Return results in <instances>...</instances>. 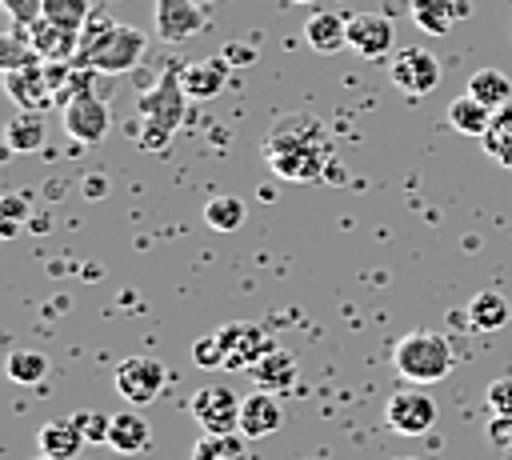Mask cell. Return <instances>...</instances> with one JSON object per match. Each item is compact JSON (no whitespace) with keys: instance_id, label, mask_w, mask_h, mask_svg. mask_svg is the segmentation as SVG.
<instances>
[{"instance_id":"13","label":"cell","mask_w":512,"mask_h":460,"mask_svg":"<svg viewBox=\"0 0 512 460\" xmlns=\"http://www.w3.org/2000/svg\"><path fill=\"white\" fill-rule=\"evenodd\" d=\"M204 32V8L200 0H156V36L168 44L192 40Z\"/></svg>"},{"instance_id":"12","label":"cell","mask_w":512,"mask_h":460,"mask_svg":"<svg viewBox=\"0 0 512 460\" xmlns=\"http://www.w3.org/2000/svg\"><path fill=\"white\" fill-rule=\"evenodd\" d=\"M396 44V24L388 12H356L348 16V48L364 60H384Z\"/></svg>"},{"instance_id":"29","label":"cell","mask_w":512,"mask_h":460,"mask_svg":"<svg viewBox=\"0 0 512 460\" xmlns=\"http://www.w3.org/2000/svg\"><path fill=\"white\" fill-rule=\"evenodd\" d=\"M204 220L212 232H236L244 224V200L240 196H212L204 204Z\"/></svg>"},{"instance_id":"15","label":"cell","mask_w":512,"mask_h":460,"mask_svg":"<svg viewBox=\"0 0 512 460\" xmlns=\"http://www.w3.org/2000/svg\"><path fill=\"white\" fill-rule=\"evenodd\" d=\"M280 424H284V408L276 404L272 392H260V388H256L252 396L240 400V436H244V440H264V436H272Z\"/></svg>"},{"instance_id":"39","label":"cell","mask_w":512,"mask_h":460,"mask_svg":"<svg viewBox=\"0 0 512 460\" xmlns=\"http://www.w3.org/2000/svg\"><path fill=\"white\" fill-rule=\"evenodd\" d=\"M288 4H316V0H288Z\"/></svg>"},{"instance_id":"4","label":"cell","mask_w":512,"mask_h":460,"mask_svg":"<svg viewBox=\"0 0 512 460\" xmlns=\"http://www.w3.org/2000/svg\"><path fill=\"white\" fill-rule=\"evenodd\" d=\"M452 340L444 332H432V328H416V332H404L392 348V364L396 372L408 380V384H436L452 372Z\"/></svg>"},{"instance_id":"22","label":"cell","mask_w":512,"mask_h":460,"mask_svg":"<svg viewBox=\"0 0 512 460\" xmlns=\"http://www.w3.org/2000/svg\"><path fill=\"white\" fill-rule=\"evenodd\" d=\"M444 120H448V128H456L460 136H484V132H488V120H492V108H484L472 92H464V96H456V100L444 108Z\"/></svg>"},{"instance_id":"5","label":"cell","mask_w":512,"mask_h":460,"mask_svg":"<svg viewBox=\"0 0 512 460\" xmlns=\"http://www.w3.org/2000/svg\"><path fill=\"white\" fill-rule=\"evenodd\" d=\"M64 72H68V64H48V60H40V64L4 72V88H8V96H12L24 112H44V108H52V104L60 100Z\"/></svg>"},{"instance_id":"7","label":"cell","mask_w":512,"mask_h":460,"mask_svg":"<svg viewBox=\"0 0 512 460\" xmlns=\"http://www.w3.org/2000/svg\"><path fill=\"white\" fill-rule=\"evenodd\" d=\"M216 336H220V348H224V368H232V372H252L256 360L268 348H276V340L252 320H232Z\"/></svg>"},{"instance_id":"34","label":"cell","mask_w":512,"mask_h":460,"mask_svg":"<svg viewBox=\"0 0 512 460\" xmlns=\"http://www.w3.org/2000/svg\"><path fill=\"white\" fill-rule=\"evenodd\" d=\"M192 360H196V368H224V348H220V336L212 332V336H200L196 344H192Z\"/></svg>"},{"instance_id":"3","label":"cell","mask_w":512,"mask_h":460,"mask_svg":"<svg viewBox=\"0 0 512 460\" xmlns=\"http://www.w3.org/2000/svg\"><path fill=\"white\" fill-rule=\"evenodd\" d=\"M136 112H140V128H136L140 148H148V152L164 148L188 112V92L180 84V68H168L152 88H144Z\"/></svg>"},{"instance_id":"21","label":"cell","mask_w":512,"mask_h":460,"mask_svg":"<svg viewBox=\"0 0 512 460\" xmlns=\"http://www.w3.org/2000/svg\"><path fill=\"white\" fill-rule=\"evenodd\" d=\"M36 440H40V452H44V456H56V460H76L80 448L88 444V440L80 436L76 420H48V424L36 432Z\"/></svg>"},{"instance_id":"24","label":"cell","mask_w":512,"mask_h":460,"mask_svg":"<svg viewBox=\"0 0 512 460\" xmlns=\"http://www.w3.org/2000/svg\"><path fill=\"white\" fill-rule=\"evenodd\" d=\"M188 460H248V444L240 432H204L192 444Z\"/></svg>"},{"instance_id":"31","label":"cell","mask_w":512,"mask_h":460,"mask_svg":"<svg viewBox=\"0 0 512 460\" xmlns=\"http://www.w3.org/2000/svg\"><path fill=\"white\" fill-rule=\"evenodd\" d=\"M92 12H96L92 0H44V20H52L68 32H80Z\"/></svg>"},{"instance_id":"10","label":"cell","mask_w":512,"mask_h":460,"mask_svg":"<svg viewBox=\"0 0 512 460\" xmlns=\"http://www.w3.org/2000/svg\"><path fill=\"white\" fill-rule=\"evenodd\" d=\"M388 76L404 96H428L440 84V64L428 48H400L388 64Z\"/></svg>"},{"instance_id":"2","label":"cell","mask_w":512,"mask_h":460,"mask_svg":"<svg viewBox=\"0 0 512 460\" xmlns=\"http://www.w3.org/2000/svg\"><path fill=\"white\" fill-rule=\"evenodd\" d=\"M144 48H148L144 32H136V28L112 20L108 12L96 8V12L88 16V24L80 28V52H76L72 64H88V68H96V72L120 76V72H128V68L140 64Z\"/></svg>"},{"instance_id":"38","label":"cell","mask_w":512,"mask_h":460,"mask_svg":"<svg viewBox=\"0 0 512 460\" xmlns=\"http://www.w3.org/2000/svg\"><path fill=\"white\" fill-rule=\"evenodd\" d=\"M32 460H56V456H44V452H40V456H32Z\"/></svg>"},{"instance_id":"32","label":"cell","mask_w":512,"mask_h":460,"mask_svg":"<svg viewBox=\"0 0 512 460\" xmlns=\"http://www.w3.org/2000/svg\"><path fill=\"white\" fill-rule=\"evenodd\" d=\"M484 404H488V412H492V416L512 420V376L492 380V384H488V392H484Z\"/></svg>"},{"instance_id":"27","label":"cell","mask_w":512,"mask_h":460,"mask_svg":"<svg viewBox=\"0 0 512 460\" xmlns=\"http://www.w3.org/2000/svg\"><path fill=\"white\" fill-rule=\"evenodd\" d=\"M480 140H484V152H488L496 164L512 168V104L492 112V120H488V132H484Z\"/></svg>"},{"instance_id":"9","label":"cell","mask_w":512,"mask_h":460,"mask_svg":"<svg viewBox=\"0 0 512 460\" xmlns=\"http://www.w3.org/2000/svg\"><path fill=\"white\" fill-rule=\"evenodd\" d=\"M188 408L204 432H240V396L228 384H204Z\"/></svg>"},{"instance_id":"30","label":"cell","mask_w":512,"mask_h":460,"mask_svg":"<svg viewBox=\"0 0 512 460\" xmlns=\"http://www.w3.org/2000/svg\"><path fill=\"white\" fill-rule=\"evenodd\" d=\"M0 60H4V72H12V68H28V64H40V56H36V48H32V40H28V28H24V24H16V28L0 40Z\"/></svg>"},{"instance_id":"36","label":"cell","mask_w":512,"mask_h":460,"mask_svg":"<svg viewBox=\"0 0 512 460\" xmlns=\"http://www.w3.org/2000/svg\"><path fill=\"white\" fill-rule=\"evenodd\" d=\"M228 64H236V68H248L252 60H256V48L252 44H224V52H220Z\"/></svg>"},{"instance_id":"41","label":"cell","mask_w":512,"mask_h":460,"mask_svg":"<svg viewBox=\"0 0 512 460\" xmlns=\"http://www.w3.org/2000/svg\"><path fill=\"white\" fill-rule=\"evenodd\" d=\"M200 4H216V0H200Z\"/></svg>"},{"instance_id":"20","label":"cell","mask_w":512,"mask_h":460,"mask_svg":"<svg viewBox=\"0 0 512 460\" xmlns=\"http://www.w3.org/2000/svg\"><path fill=\"white\" fill-rule=\"evenodd\" d=\"M304 40L316 52H340V48H348V16H340V12H312L304 20Z\"/></svg>"},{"instance_id":"26","label":"cell","mask_w":512,"mask_h":460,"mask_svg":"<svg viewBox=\"0 0 512 460\" xmlns=\"http://www.w3.org/2000/svg\"><path fill=\"white\" fill-rule=\"evenodd\" d=\"M508 316H512V308H508V300H504L500 292H488V288H484V292H476V296L468 300V324L480 328V332L504 328Z\"/></svg>"},{"instance_id":"35","label":"cell","mask_w":512,"mask_h":460,"mask_svg":"<svg viewBox=\"0 0 512 460\" xmlns=\"http://www.w3.org/2000/svg\"><path fill=\"white\" fill-rule=\"evenodd\" d=\"M4 4V12L16 20V24H36L40 16H44V0H0Z\"/></svg>"},{"instance_id":"25","label":"cell","mask_w":512,"mask_h":460,"mask_svg":"<svg viewBox=\"0 0 512 460\" xmlns=\"http://www.w3.org/2000/svg\"><path fill=\"white\" fill-rule=\"evenodd\" d=\"M468 92H472L484 108H492V112L512 104V80H508L500 68H480V72H472Z\"/></svg>"},{"instance_id":"33","label":"cell","mask_w":512,"mask_h":460,"mask_svg":"<svg viewBox=\"0 0 512 460\" xmlns=\"http://www.w3.org/2000/svg\"><path fill=\"white\" fill-rule=\"evenodd\" d=\"M72 420H76V428H80V436H84L88 444H108L112 416H100V412H76Z\"/></svg>"},{"instance_id":"23","label":"cell","mask_w":512,"mask_h":460,"mask_svg":"<svg viewBox=\"0 0 512 460\" xmlns=\"http://www.w3.org/2000/svg\"><path fill=\"white\" fill-rule=\"evenodd\" d=\"M48 128H44V112H16L4 128V140H8V152H36L44 144Z\"/></svg>"},{"instance_id":"17","label":"cell","mask_w":512,"mask_h":460,"mask_svg":"<svg viewBox=\"0 0 512 460\" xmlns=\"http://www.w3.org/2000/svg\"><path fill=\"white\" fill-rule=\"evenodd\" d=\"M296 356L288 352V348H268L260 360H256V368H252V384L260 388V392H272V396H280V392H288L292 384H296Z\"/></svg>"},{"instance_id":"18","label":"cell","mask_w":512,"mask_h":460,"mask_svg":"<svg viewBox=\"0 0 512 460\" xmlns=\"http://www.w3.org/2000/svg\"><path fill=\"white\" fill-rule=\"evenodd\" d=\"M460 16H468L464 0H412V24L428 36H448Z\"/></svg>"},{"instance_id":"11","label":"cell","mask_w":512,"mask_h":460,"mask_svg":"<svg viewBox=\"0 0 512 460\" xmlns=\"http://www.w3.org/2000/svg\"><path fill=\"white\" fill-rule=\"evenodd\" d=\"M164 364L156 356H128L116 364V392L128 404H152L164 388Z\"/></svg>"},{"instance_id":"14","label":"cell","mask_w":512,"mask_h":460,"mask_svg":"<svg viewBox=\"0 0 512 460\" xmlns=\"http://www.w3.org/2000/svg\"><path fill=\"white\" fill-rule=\"evenodd\" d=\"M28 40L36 48V56L48 60V64H72L76 52H80V32H68L60 24L44 20V16L36 24H28Z\"/></svg>"},{"instance_id":"1","label":"cell","mask_w":512,"mask_h":460,"mask_svg":"<svg viewBox=\"0 0 512 460\" xmlns=\"http://www.w3.org/2000/svg\"><path fill=\"white\" fill-rule=\"evenodd\" d=\"M264 164L292 184H316L328 168V136L312 112H284L264 136Z\"/></svg>"},{"instance_id":"37","label":"cell","mask_w":512,"mask_h":460,"mask_svg":"<svg viewBox=\"0 0 512 460\" xmlns=\"http://www.w3.org/2000/svg\"><path fill=\"white\" fill-rule=\"evenodd\" d=\"M0 212H4L8 220H24V216H32V204H28L24 196H4V200H0Z\"/></svg>"},{"instance_id":"28","label":"cell","mask_w":512,"mask_h":460,"mask_svg":"<svg viewBox=\"0 0 512 460\" xmlns=\"http://www.w3.org/2000/svg\"><path fill=\"white\" fill-rule=\"evenodd\" d=\"M4 372L12 384H40L48 376V360L44 352H32V348H12L8 360H4Z\"/></svg>"},{"instance_id":"16","label":"cell","mask_w":512,"mask_h":460,"mask_svg":"<svg viewBox=\"0 0 512 460\" xmlns=\"http://www.w3.org/2000/svg\"><path fill=\"white\" fill-rule=\"evenodd\" d=\"M228 68H232V64H228L224 56H208V60L184 64V68H180V84H184L188 100H212V96H220L224 84H228Z\"/></svg>"},{"instance_id":"8","label":"cell","mask_w":512,"mask_h":460,"mask_svg":"<svg viewBox=\"0 0 512 460\" xmlns=\"http://www.w3.org/2000/svg\"><path fill=\"white\" fill-rule=\"evenodd\" d=\"M384 420H388V428L400 432V436H424V432L436 424V400H432L420 384L400 388V392L388 396Z\"/></svg>"},{"instance_id":"6","label":"cell","mask_w":512,"mask_h":460,"mask_svg":"<svg viewBox=\"0 0 512 460\" xmlns=\"http://www.w3.org/2000/svg\"><path fill=\"white\" fill-rule=\"evenodd\" d=\"M60 112H64V132H68L76 144H96V140H104L112 116H108V96L96 92V68H92L88 88L76 92Z\"/></svg>"},{"instance_id":"19","label":"cell","mask_w":512,"mask_h":460,"mask_svg":"<svg viewBox=\"0 0 512 460\" xmlns=\"http://www.w3.org/2000/svg\"><path fill=\"white\" fill-rule=\"evenodd\" d=\"M148 440H152V428H148V420H144L140 412L124 408V412L112 416V428H108V448H112V452L136 456V452L148 448Z\"/></svg>"},{"instance_id":"40","label":"cell","mask_w":512,"mask_h":460,"mask_svg":"<svg viewBox=\"0 0 512 460\" xmlns=\"http://www.w3.org/2000/svg\"><path fill=\"white\" fill-rule=\"evenodd\" d=\"M392 460H416V456H392Z\"/></svg>"}]
</instances>
